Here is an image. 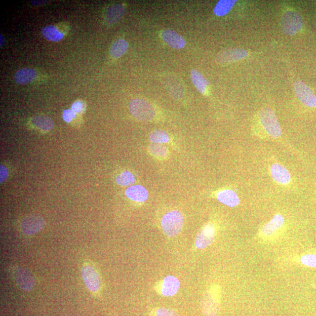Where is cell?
<instances>
[{"instance_id":"cell-1","label":"cell","mask_w":316,"mask_h":316,"mask_svg":"<svg viewBox=\"0 0 316 316\" xmlns=\"http://www.w3.org/2000/svg\"><path fill=\"white\" fill-rule=\"evenodd\" d=\"M184 218L182 214L177 210L169 212L161 221L162 228L165 234L174 237L179 234L183 227Z\"/></svg>"},{"instance_id":"cell-2","label":"cell","mask_w":316,"mask_h":316,"mask_svg":"<svg viewBox=\"0 0 316 316\" xmlns=\"http://www.w3.org/2000/svg\"><path fill=\"white\" fill-rule=\"evenodd\" d=\"M132 114L135 118L142 122H151L156 113L152 105L147 101L140 99L133 100L130 103Z\"/></svg>"},{"instance_id":"cell-3","label":"cell","mask_w":316,"mask_h":316,"mask_svg":"<svg viewBox=\"0 0 316 316\" xmlns=\"http://www.w3.org/2000/svg\"><path fill=\"white\" fill-rule=\"evenodd\" d=\"M259 118L263 129L270 136L279 138L282 135V130L276 116L270 108L262 109L259 114Z\"/></svg>"},{"instance_id":"cell-4","label":"cell","mask_w":316,"mask_h":316,"mask_svg":"<svg viewBox=\"0 0 316 316\" xmlns=\"http://www.w3.org/2000/svg\"><path fill=\"white\" fill-rule=\"evenodd\" d=\"M281 24L286 34L293 35L302 28V18L296 11H288L282 16Z\"/></svg>"},{"instance_id":"cell-5","label":"cell","mask_w":316,"mask_h":316,"mask_svg":"<svg viewBox=\"0 0 316 316\" xmlns=\"http://www.w3.org/2000/svg\"><path fill=\"white\" fill-rule=\"evenodd\" d=\"M216 236V228L212 223L204 225L195 238V245L199 249H205L213 243Z\"/></svg>"},{"instance_id":"cell-6","label":"cell","mask_w":316,"mask_h":316,"mask_svg":"<svg viewBox=\"0 0 316 316\" xmlns=\"http://www.w3.org/2000/svg\"><path fill=\"white\" fill-rule=\"evenodd\" d=\"M297 97L307 107H316V97L309 87L301 81H296L294 85Z\"/></svg>"},{"instance_id":"cell-7","label":"cell","mask_w":316,"mask_h":316,"mask_svg":"<svg viewBox=\"0 0 316 316\" xmlns=\"http://www.w3.org/2000/svg\"><path fill=\"white\" fill-rule=\"evenodd\" d=\"M82 274L86 287L90 291L96 292L99 291L100 288V277L93 266H84L82 270Z\"/></svg>"},{"instance_id":"cell-8","label":"cell","mask_w":316,"mask_h":316,"mask_svg":"<svg viewBox=\"0 0 316 316\" xmlns=\"http://www.w3.org/2000/svg\"><path fill=\"white\" fill-rule=\"evenodd\" d=\"M203 313L206 316H216L220 308V302L212 292L206 293L201 302Z\"/></svg>"},{"instance_id":"cell-9","label":"cell","mask_w":316,"mask_h":316,"mask_svg":"<svg viewBox=\"0 0 316 316\" xmlns=\"http://www.w3.org/2000/svg\"><path fill=\"white\" fill-rule=\"evenodd\" d=\"M248 52L242 49H230L221 51L217 56V61L220 63H227L238 61L246 58Z\"/></svg>"},{"instance_id":"cell-10","label":"cell","mask_w":316,"mask_h":316,"mask_svg":"<svg viewBox=\"0 0 316 316\" xmlns=\"http://www.w3.org/2000/svg\"><path fill=\"white\" fill-rule=\"evenodd\" d=\"M284 222V218L282 214H276L268 223L263 225L261 234L266 238L273 235L283 227Z\"/></svg>"},{"instance_id":"cell-11","label":"cell","mask_w":316,"mask_h":316,"mask_svg":"<svg viewBox=\"0 0 316 316\" xmlns=\"http://www.w3.org/2000/svg\"><path fill=\"white\" fill-rule=\"evenodd\" d=\"M14 277L19 287L25 291H30L34 287L35 278L28 270L18 269L15 272Z\"/></svg>"},{"instance_id":"cell-12","label":"cell","mask_w":316,"mask_h":316,"mask_svg":"<svg viewBox=\"0 0 316 316\" xmlns=\"http://www.w3.org/2000/svg\"><path fill=\"white\" fill-rule=\"evenodd\" d=\"M44 225V221L39 216H29L22 222L21 229L25 234L31 235L41 230Z\"/></svg>"},{"instance_id":"cell-13","label":"cell","mask_w":316,"mask_h":316,"mask_svg":"<svg viewBox=\"0 0 316 316\" xmlns=\"http://www.w3.org/2000/svg\"><path fill=\"white\" fill-rule=\"evenodd\" d=\"M162 37L169 47L180 50L185 46V41L178 33L171 29H165L161 33Z\"/></svg>"},{"instance_id":"cell-14","label":"cell","mask_w":316,"mask_h":316,"mask_svg":"<svg viewBox=\"0 0 316 316\" xmlns=\"http://www.w3.org/2000/svg\"><path fill=\"white\" fill-rule=\"evenodd\" d=\"M270 174L274 181L281 184L291 182V176L288 169L279 164H274L270 169Z\"/></svg>"},{"instance_id":"cell-15","label":"cell","mask_w":316,"mask_h":316,"mask_svg":"<svg viewBox=\"0 0 316 316\" xmlns=\"http://www.w3.org/2000/svg\"><path fill=\"white\" fill-rule=\"evenodd\" d=\"M163 81L165 88L175 99H180L183 96V89L178 78L167 76L164 77Z\"/></svg>"},{"instance_id":"cell-16","label":"cell","mask_w":316,"mask_h":316,"mask_svg":"<svg viewBox=\"0 0 316 316\" xmlns=\"http://www.w3.org/2000/svg\"><path fill=\"white\" fill-rule=\"evenodd\" d=\"M180 288V282L174 276H168L165 278L161 293L164 296H172L178 292Z\"/></svg>"},{"instance_id":"cell-17","label":"cell","mask_w":316,"mask_h":316,"mask_svg":"<svg viewBox=\"0 0 316 316\" xmlns=\"http://www.w3.org/2000/svg\"><path fill=\"white\" fill-rule=\"evenodd\" d=\"M127 196L131 200L137 202H144L148 198V192L144 186H132L126 191Z\"/></svg>"},{"instance_id":"cell-18","label":"cell","mask_w":316,"mask_h":316,"mask_svg":"<svg viewBox=\"0 0 316 316\" xmlns=\"http://www.w3.org/2000/svg\"><path fill=\"white\" fill-rule=\"evenodd\" d=\"M218 200L230 208H234L240 204V199L234 191L229 189L221 190L217 194Z\"/></svg>"},{"instance_id":"cell-19","label":"cell","mask_w":316,"mask_h":316,"mask_svg":"<svg viewBox=\"0 0 316 316\" xmlns=\"http://www.w3.org/2000/svg\"><path fill=\"white\" fill-rule=\"evenodd\" d=\"M124 13H125V8L124 6L116 4L109 7L107 11L106 16H105V20L109 25H113L123 17Z\"/></svg>"},{"instance_id":"cell-20","label":"cell","mask_w":316,"mask_h":316,"mask_svg":"<svg viewBox=\"0 0 316 316\" xmlns=\"http://www.w3.org/2000/svg\"><path fill=\"white\" fill-rule=\"evenodd\" d=\"M37 76L35 70L24 68L18 70L14 75V81L18 84L24 85L34 81Z\"/></svg>"},{"instance_id":"cell-21","label":"cell","mask_w":316,"mask_h":316,"mask_svg":"<svg viewBox=\"0 0 316 316\" xmlns=\"http://www.w3.org/2000/svg\"><path fill=\"white\" fill-rule=\"evenodd\" d=\"M191 81L195 88L203 95H205L209 82L206 81L203 75L196 69H192L190 71Z\"/></svg>"},{"instance_id":"cell-22","label":"cell","mask_w":316,"mask_h":316,"mask_svg":"<svg viewBox=\"0 0 316 316\" xmlns=\"http://www.w3.org/2000/svg\"><path fill=\"white\" fill-rule=\"evenodd\" d=\"M129 48V43L125 40L119 39L112 44L110 54L114 58H119L126 54Z\"/></svg>"},{"instance_id":"cell-23","label":"cell","mask_w":316,"mask_h":316,"mask_svg":"<svg viewBox=\"0 0 316 316\" xmlns=\"http://www.w3.org/2000/svg\"><path fill=\"white\" fill-rule=\"evenodd\" d=\"M33 126L45 132L50 131L54 127V122L51 118L46 115H40L34 116L32 119Z\"/></svg>"},{"instance_id":"cell-24","label":"cell","mask_w":316,"mask_h":316,"mask_svg":"<svg viewBox=\"0 0 316 316\" xmlns=\"http://www.w3.org/2000/svg\"><path fill=\"white\" fill-rule=\"evenodd\" d=\"M42 34L48 41L58 42L63 38L64 34L55 26L48 25L42 29Z\"/></svg>"},{"instance_id":"cell-25","label":"cell","mask_w":316,"mask_h":316,"mask_svg":"<svg viewBox=\"0 0 316 316\" xmlns=\"http://www.w3.org/2000/svg\"><path fill=\"white\" fill-rule=\"evenodd\" d=\"M236 2L235 0H220L214 8V14L218 17L225 16L231 10Z\"/></svg>"},{"instance_id":"cell-26","label":"cell","mask_w":316,"mask_h":316,"mask_svg":"<svg viewBox=\"0 0 316 316\" xmlns=\"http://www.w3.org/2000/svg\"><path fill=\"white\" fill-rule=\"evenodd\" d=\"M116 182L120 186H131L135 182V176L131 172L126 171L117 176L116 178Z\"/></svg>"},{"instance_id":"cell-27","label":"cell","mask_w":316,"mask_h":316,"mask_svg":"<svg viewBox=\"0 0 316 316\" xmlns=\"http://www.w3.org/2000/svg\"><path fill=\"white\" fill-rule=\"evenodd\" d=\"M149 141L154 144H164L169 142V137L166 132L156 130L150 134Z\"/></svg>"},{"instance_id":"cell-28","label":"cell","mask_w":316,"mask_h":316,"mask_svg":"<svg viewBox=\"0 0 316 316\" xmlns=\"http://www.w3.org/2000/svg\"><path fill=\"white\" fill-rule=\"evenodd\" d=\"M148 149L150 153L156 157L163 158L166 157L168 155V150L163 145H150Z\"/></svg>"},{"instance_id":"cell-29","label":"cell","mask_w":316,"mask_h":316,"mask_svg":"<svg viewBox=\"0 0 316 316\" xmlns=\"http://www.w3.org/2000/svg\"><path fill=\"white\" fill-rule=\"evenodd\" d=\"M300 262L303 265L316 268V254H308L302 256L300 258Z\"/></svg>"},{"instance_id":"cell-30","label":"cell","mask_w":316,"mask_h":316,"mask_svg":"<svg viewBox=\"0 0 316 316\" xmlns=\"http://www.w3.org/2000/svg\"><path fill=\"white\" fill-rule=\"evenodd\" d=\"M156 316H179L174 310L168 308H160L156 311Z\"/></svg>"},{"instance_id":"cell-31","label":"cell","mask_w":316,"mask_h":316,"mask_svg":"<svg viewBox=\"0 0 316 316\" xmlns=\"http://www.w3.org/2000/svg\"><path fill=\"white\" fill-rule=\"evenodd\" d=\"M76 114L71 110H66L63 112V118L66 123H70L75 118Z\"/></svg>"},{"instance_id":"cell-32","label":"cell","mask_w":316,"mask_h":316,"mask_svg":"<svg viewBox=\"0 0 316 316\" xmlns=\"http://www.w3.org/2000/svg\"><path fill=\"white\" fill-rule=\"evenodd\" d=\"M84 110V105L81 101H75L71 105V110H73L75 113H81Z\"/></svg>"},{"instance_id":"cell-33","label":"cell","mask_w":316,"mask_h":316,"mask_svg":"<svg viewBox=\"0 0 316 316\" xmlns=\"http://www.w3.org/2000/svg\"><path fill=\"white\" fill-rule=\"evenodd\" d=\"M0 174H1V175H0L1 176V179H0V180H1V183H2L5 181L7 176H8V171H7L5 167L2 166V165L1 166V172H0Z\"/></svg>"},{"instance_id":"cell-34","label":"cell","mask_w":316,"mask_h":316,"mask_svg":"<svg viewBox=\"0 0 316 316\" xmlns=\"http://www.w3.org/2000/svg\"><path fill=\"white\" fill-rule=\"evenodd\" d=\"M32 4H33V5H44V4L45 3H46V2L45 1H31Z\"/></svg>"},{"instance_id":"cell-35","label":"cell","mask_w":316,"mask_h":316,"mask_svg":"<svg viewBox=\"0 0 316 316\" xmlns=\"http://www.w3.org/2000/svg\"><path fill=\"white\" fill-rule=\"evenodd\" d=\"M0 37H1V47L3 46V45H4V43H5V38H4V37L2 35H1V36H0Z\"/></svg>"}]
</instances>
